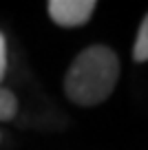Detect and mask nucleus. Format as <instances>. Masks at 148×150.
<instances>
[{
  "instance_id": "obj_3",
  "label": "nucleus",
  "mask_w": 148,
  "mask_h": 150,
  "mask_svg": "<svg viewBox=\"0 0 148 150\" xmlns=\"http://www.w3.org/2000/svg\"><path fill=\"white\" fill-rule=\"evenodd\" d=\"M133 60L135 62H148V13H146V18L142 20L139 33H137V38H135Z\"/></svg>"
},
{
  "instance_id": "obj_1",
  "label": "nucleus",
  "mask_w": 148,
  "mask_h": 150,
  "mask_svg": "<svg viewBox=\"0 0 148 150\" xmlns=\"http://www.w3.org/2000/svg\"><path fill=\"white\" fill-rule=\"evenodd\" d=\"M120 80V60L104 44L86 47L64 75V93L78 106L102 104Z\"/></svg>"
},
{
  "instance_id": "obj_2",
  "label": "nucleus",
  "mask_w": 148,
  "mask_h": 150,
  "mask_svg": "<svg viewBox=\"0 0 148 150\" xmlns=\"http://www.w3.org/2000/svg\"><path fill=\"white\" fill-rule=\"evenodd\" d=\"M46 9L58 27L73 29L88 22V18L95 11V2L93 0H51Z\"/></svg>"
},
{
  "instance_id": "obj_4",
  "label": "nucleus",
  "mask_w": 148,
  "mask_h": 150,
  "mask_svg": "<svg viewBox=\"0 0 148 150\" xmlns=\"http://www.w3.org/2000/svg\"><path fill=\"white\" fill-rule=\"evenodd\" d=\"M18 112V99L9 88L0 86V122H9Z\"/></svg>"
},
{
  "instance_id": "obj_5",
  "label": "nucleus",
  "mask_w": 148,
  "mask_h": 150,
  "mask_svg": "<svg viewBox=\"0 0 148 150\" xmlns=\"http://www.w3.org/2000/svg\"><path fill=\"white\" fill-rule=\"evenodd\" d=\"M5 75H7V40L0 31V82L5 80Z\"/></svg>"
}]
</instances>
